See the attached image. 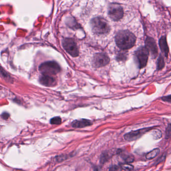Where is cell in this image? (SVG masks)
<instances>
[{
	"label": "cell",
	"instance_id": "obj_9",
	"mask_svg": "<svg viewBox=\"0 0 171 171\" xmlns=\"http://www.w3.org/2000/svg\"><path fill=\"white\" fill-rule=\"evenodd\" d=\"M145 48L153 58L157 57L158 54V47L155 40L152 38L147 37L145 39Z\"/></svg>",
	"mask_w": 171,
	"mask_h": 171
},
{
	"label": "cell",
	"instance_id": "obj_1",
	"mask_svg": "<svg viewBox=\"0 0 171 171\" xmlns=\"http://www.w3.org/2000/svg\"><path fill=\"white\" fill-rule=\"evenodd\" d=\"M115 39L118 47L122 50H126L133 47L136 41L135 35L128 30L119 31L116 34Z\"/></svg>",
	"mask_w": 171,
	"mask_h": 171
},
{
	"label": "cell",
	"instance_id": "obj_6",
	"mask_svg": "<svg viewBox=\"0 0 171 171\" xmlns=\"http://www.w3.org/2000/svg\"><path fill=\"white\" fill-rule=\"evenodd\" d=\"M62 46L68 54L72 57H77L79 55L78 47L74 40L71 38H66L62 40Z\"/></svg>",
	"mask_w": 171,
	"mask_h": 171
},
{
	"label": "cell",
	"instance_id": "obj_3",
	"mask_svg": "<svg viewBox=\"0 0 171 171\" xmlns=\"http://www.w3.org/2000/svg\"><path fill=\"white\" fill-rule=\"evenodd\" d=\"M39 70L43 75L51 76L59 73L61 68L58 63L55 61H50L44 62L40 65Z\"/></svg>",
	"mask_w": 171,
	"mask_h": 171
},
{
	"label": "cell",
	"instance_id": "obj_14",
	"mask_svg": "<svg viewBox=\"0 0 171 171\" xmlns=\"http://www.w3.org/2000/svg\"><path fill=\"white\" fill-rule=\"evenodd\" d=\"M159 152H160V150L158 148H157V149H155L152 150V151H150L149 153H148L146 154L145 158L148 159H153L159 154Z\"/></svg>",
	"mask_w": 171,
	"mask_h": 171
},
{
	"label": "cell",
	"instance_id": "obj_21",
	"mask_svg": "<svg viewBox=\"0 0 171 171\" xmlns=\"http://www.w3.org/2000/svg\"><path fill=\"white\" fill-rule=\"evenodd\" d=\"M121 166L120 165H113L109 168V171H121L122 170Z\"/></svg>",
	"mask_w": 171,
	"mask_h": 171
},
{
	"label": "cell",
	"instance_id": "obj_12",
	"mask_svg": "<svg viewBox=\"0 0 171 171\" xmlns=\"http://www.w3.org/2000/svg\"><path fill=\"white\" fill-rule=\"evenodd\" d=\"M159 45L161 51L164 53V55L166 57H167L168 56L169 49L167 40H166V37L165 36H162L159 39Z\"/></svg>",
	"mask_w": 171,
	"mask_h": 171
},
{
	"label": "cell",
	"instance_id": "obj_13",
	"mask_svg": "<svg viewBox=\"0 0 171 171\" xmlns=\"http://www.w3.org/2000/svg\"><path fill=\"white\" fill-rule=\"evenodd\" d=\"M113 154H114V151L112 150H106L103 152L100 156V163L102 164L105 163L112 157Z\"/></svg>",
	"mask_w": 171,
	"mask_h": 171
},
{
	"label": "cell",
	"instance_id": "obj_4",
	"mask_svg": "<svg viewBox=\"0 0 171 171\" xmlns=\"http://www.w3.org/2000/svg\"><path fill=\"white\" fill-rule=\"evenodd\" d=\"M135 55L139 68H143L145 67L149 56V53L145 47L139 48V49L135 52Z\"/></svg>",
	"mask_w": 171,
	"mask_h": 171
},
{
	"label": "cell",
	"instance_id": "obj_17",
	"mask_svg": "<svg viewBox=\"0 0 171 171\" xmlns=\"http://www.w3.org/2000/svg\"><path fill=\"white\" fill-rule=\"evenodd\" d=\"M152 135L153 136L154 139H155V140H158L162 136V133L159 130H154L153 131Z\"/></svg>",
	"mask_w": 171,
	"mask_h": 171
},
{
	"label": "cell",
	"instance_id": "obj_20",
	"mask_svg": "<svg viewBox=\"0 0 171 171\" xmlns=\"http://www.w3.org/2000/svg\"><path fill=\"white\" fill-rule=\"evenodd\" d=\"M122 170H126L127 171H131L134 170V166L130 164H125L121 166Z\"/></svg>",
	"mask_w": 171,
	"mask_h": 171
},
{
	"label": "cell",
	"instance_id": "obj_19",
	"mask_svg": "<svg viewBox=\"0 0 171 171\" xmlns=\"http://www.w3.org/2000/svg\"><path fill=\"white\" fill-rule=\"evenodd\" d=\"M124 159H125V162L127 163H131L135 161V158L133 155L129 154V155L125 156Z\"/></svg>",
	"mask_w": 171,
	"mask_h": 171
},
{
	"label": "cell",
	"instance_id": "obj_18",
	"mask_svg": "<svg viewBox=\"0 0 171 171\" xmlns=\"http://www.w3.org/2000/svg\"><path fill=\"white\" fill-rule=\"evenodd\" d=\"M62 120L61 117L59 116H56V117L52 118L50 120V124L51 125H60L61 123Z\"/></svg>",
	"mask_w": 171,
	"mask_h": 171
},
{
	"label": "cell",
	"instance_id": "obj_11",
	"mask_svg": "<svg viewBox=\"0 0 171 171\" xmlns=\"http://www.w3.org/2000/svg\"><path fill=\"white\" fill-rule=\"evenodd\" d=\"M92 125L93 122L91 121L84 118L75 120L71 124L72 127L74 128H83L86 126H90Z\"/></svg>",
	"mask_w": 171,
	"mask_h": 171
},
{
	"label": "cell",
	"instance_id": "obj_10",
	"mask_svg": "<svg viewBox=\"0 0 171 171\" xmlns=\"http://www.w3.org/2000/svg\"><path fill=\"white\" fill-rule=\"evenodd\" d=\"M39 81L42 85L47 87H52L55 86L56 84L55 79L52 76L48 75H42L40 77Z\"/></svg>",
	"mask_w": 171,
	"mask_h": 171
},
{
	"label": "cell",
	"instance_id": "obj_5",
	"mask_svg": "<svg viewBox=\"0 0 171 171\" xmlns=\"http://www.w3.org/2000/svg\"><path fill=\"white\" fill-rule=\"evenodd\" d=\"M108 15L113 21H117L121 19L124 16L122 7L118 4H111L108 8Z\"/></svg>",
	"mask_w": 171,
	"mask_h": 171
},
{
	"label": "cell",
	"instance_id": "obj_25",
	"mask_svg": "<svg viewBox=\"0 0 171 171\" xmlns=\"http://www.w3.org/2000/svg\"><path fill=\"white\" fill-rule=\"evenodd\" d=\"M9 116H10V115H9V113H7V112H4L2 115V117L4 120H7L9 118Z\"/></svg>",
	"mask_w": 171,
	"mask_h": 171
},
{
	"label": "cell",
	"instance_id": "obj_2",
	"mask_svg": "<svg viewBox=\"0 0 171 171\" xmlns=\"http://www.w3.org/2000/svg\"><path fill=\"white\" fill-rule=\"evenodd\" d=\"M90 24L93 32L97 34H106L108 33L111 30L107 22L102 17L93 18Z\"/></svg>",
	"mask_w": 171,
	"mask_h": 171
},
{
	"label": "cell",
	"instance_id": "obj_22",
	"mask_svg": "<svg viewBox=\"0 0 171 171\" xmlns=\"http://www.w3.org/2000/svg\"><path fill=\"white\" fill-rule=\"evenodd\" d=\"M171 124H169L168 125V126L167 127L166 131V139H170L171 137Z\"/></svg>",
	"mask_w": 171,
	"mask_h": 171
},
{
	"label": "cell",
	"instance_id": "obj_23",
	"mask_svg": "<svg viewBox=\"0 0 171 171\" xmlns=\"http://www.w3.org/2000/svg\"><path fill=\"white\" fill-rule=\"evenodd\" d=\"M66 159H67V156L65 154H61V155H59V156H57L56 157V160L58 162H61L62 161H64Z\"/></svg>",
	"mask_w": 171,
	"mask_h": 171
},
{
	"label": "cell",
	"instance_id": "obj_24",
	"mask_svg": "<svg viewBox=\"0 0 171 171\" xmlns=\"http://www.w3.org/2000/svg\"><path fill=\"white\" fill-rule=\"evenodd\" d=\"M162 99L164 101H165V102H171V97H170V95H169L168 97H163L162 98Z\"/></svg>",
	"mask_w": 171,
	"mask_h": 171
},
{
	"label": "cell",
	"instance_id": "obj_8",
	"mask_svg": "<svg viewBox=\"0 0 171 171\" xmlns=\"http://www.w3.org/2000/svg\"><path fill=\"white\" fill-rule=\"evenodd\" d=\"M152 127H145L136 131H133L124 135L125 140L127 141H134L140 138L142 135L152 130Z\"/></svg>",
	"mask_w": 171,
	"mask_h": 171
},
{
	"label": "cell",
	"instance_id": "obj_7",
	"mask_svg": "<svg viewBox=\"0 0 171 171\" xmlns=\"http://www.w3.org/2000/svg\"><path fill=\"white\" fill-rule=\"evenodd\" d=\"M109 58L107 54L103 53H97L93 58V65L95 68L103 67L108 64Z\"/></svg>",
	"mask_w": 171,
	"mask_h": 171
},
{
	"label": "cell",
	"instance_id": "obj_15",
	"mask_svg": "<svg viewBox=\"0 0 171 171\" xmlns=\"http://www.w3.org/2000/svg\"><path fill=\"white\" fill-rule=\"evenodd\" d=\"M0 76L9 82L12 81V78L10 75L1 67H0Z\"/></svg>",
	"mask_w": 171,
	"mask_h": 171
},
{
	"label": "cell",
	"instance_id": "obj_16",
	"mask_svg": "<svg viewBox=\"0 0 171 171\" xmlns=\"http://www.w3.org/2000/svg\"><path fill=\"white\" fill-rule=\"evenodd\" d=\"M165 66V62L164 60L163 57L162 56L160 55V56L159 57L158 60V62H157V69L158 70H161Z\"/></svg>",
	"mask_w": 171,
	"mask_h": 171
}]
</instances>
